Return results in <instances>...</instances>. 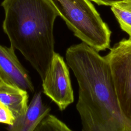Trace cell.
<instances>
[{"label":"cell","mask_w":131,"mask_h":131,"mask_svg":"<svg viewBox=\"0 0 131 131\" xmlns=\"http://www.w3.org/2000/svg\"><path fill=\"white\" fill-rule=\"evenodd\" d=\"M43 93L63 111L74 101V93L67 62L55 53L42 80Z\"/></svg>","instance_id":"obj_5"},{"label":"cell","mask_w":131,"mask_h":131,"mask_svg":"<svg viewBox=\"0 0 131 131\" xmlns=\"http://www.w3.org/2000/svg\"><path fill=\"white\" fill-rule=\"evenodd\" d=\"M74 34L97 51L109 48L111 31L90 0H48Z\"/></svg>","instance_id":"obj_3"},{"label":"cell","mask_w":131,"mask_h":131,"mask_svg":"<svg viewBox=\"0 0 131 131\" xmlns=\"http://www.w3.org/2000/svg\"><path fill=\"white\" fill-rule=\"evenodd\" d=\"M11 47L0 45V74L5 81L32 93L34 87L25 68Z\"/></svg>","instance_id":"obj_6"},{"label":"cell","mask_w":131,"mask_h":131,"mask_svg":"<svg viewBox=\"0 0 131 131\" xmlns=\"http://www.w3.org/2000/svg\"><path fill=\"white\" fill-rule=\"evenodd\" d=\"M51 108L43 102L41 93L34 94L26 112L15 119L8 131H35L42 120L49 114Z\"/></svg>","instance_id":"obj_7"},{"label":"cell","mask_w":131,"mask_h":131,"mask_svg":"<svg viewBox=\"0 0 131 131\" xmlns=\"http://www.w3.org/2000/svg\"><path fill=\"white\" fill-rule=\"evenodd\" d=\"M2 77H1V74H0V82L2 81Z\"/></svg>","instance_id":"obj_13"},{"label":"cell","mask_w":131,"mask_h":131,"mask_svg":"<svg viewBox=\"0 0 131 131\" xmlns=\"http://www.w3.org/2000/svg\"><path fill=\"white\" fill-rule=\"evenodd\" d=\"M15 120V117L12 111L0 101V123L10 125L13 124Z\"/></svg>","instance_id":"obj_11"},{"label":"cell","mask_w":131,"mask_h":131,"mask_svg":"<svg viewBox=\"0 0 131 131\" xmlns=\"http://www.w3.org/2000/svg\"><path fill=\"white\" fill-rule=\"evenodd\" d=\"M28 92L3 80L0 82V101L12 111L15 119L23 115L27 109Z\"/></svg>","instance_id":"obj_8"},{"label":"cell","mask_w":131,"mask_h":131,"mask_svg":"<svg viewBox=\"0 0 131 131\" xmlns=\"http://www.w3.org/2000/svg\"><path fill=\"white\" fill-rule=\"evenodd\" d=\"M35 131H73L56 116L49 114L39 123Z\"/></svg>","instance_id":"obj_10"},{"label":"cell","mask_w":131,"mask_h":131,"mask_svg":"<svg viewBox=\"0 0 131 131\" xmlns=\"http://www.w3.org/2000/svg\"><path fill=\"white\" fill-rule=\"evenodd\" d=\"M122 112L131 124V38L123 39L104 56Z\"/></svg>","instance_id":"obj_4"},{"label":"cell","mask_w":131,"mask_h":131,"mask_svg":"<svg viewBox=\"0 0 131 131\" xmlns=\"http://www.w3.org/2000/svg\"><path fill=\"white\" fill-rule=\"evenodd\" d=\"M66 59L78 85L76 109L82 131H131V124L120 107L105 57L82 42L68 48Z\"/></svg>","instance_id":"obj_1"},{"label":"cell","mask_w":131,"mask_h":131,"mask_svg":"<svg viewBox=\"0 0 131 131\" xmlns=\"http://www.w3.org/2000/svg\"><path fill=\"white\" fill-rule=\"evenodd\" d=\"M3 29L42 80L55 52L53 28L58 16L48 0H4Z\"/></svg>","instance_id":"obj_2"},{"label":"cell","mask_w":131,"mask_h":131,"mask_svg":"<svg viewBox=\"0 0 131 131\" xmlns=\"http://www.w3.org/2000/svg\"><path fill=\"white\" fill-rule=\"evenodd\" d=\"M95 2L99 5H105V6H112L114 4L116 3L125 1V0H90Z\"/></svg>","instance_id":"obj_12"},{"label":"cell","mask_w":131,"mask_h":131,"mask_svg":"<svg viewBox=\"0 0 131 131\" xmlns=\"http://www.w3.org/2000/svg\"><path fill=\"white\" fill-rule=\"evenodd\" d=\"M111 10L122 30L131 38V0L121 1L111 6Z\"/></svg>","instance_id":"obj_9"}]
</instances>
